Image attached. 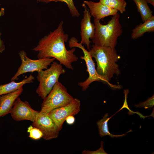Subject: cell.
Listing matches in <instances>:
<instances>
[{
	"instance_id": "8",
	"label": "cell",
	"mask_w": 154,
	"mask_h": 154,
	"mask_svg": "<svg viewBox=\"0 0 154 154\" xmlns=\"http://www.w3.org/2000/svg\"><path fill=\"white\" fill-rule=\"evenodd\" d=\"M80 100L74 98L70 103L64 106L54 109L47 114L57 127L59 130L62 129L66 118L69 116H74L80 110Z\"/></svg>"
},
{
	"instance_id": "7",
	"label": "cell",
	"mask_w": 154,
	"mask_h": 154,
	"mask_svg": "<svg viewBox=\"0 0 154 154\" xmlns=\"http://www.w3.org/2000/svg\"><path fill=\"white\" fill-rule=\"evenodd\" d=\"M19 55L21 63L17 72L11 78V81L17 80L19 76L24 73L34 71L38 72L43 69H47L55 59L54 58L48 57L33 60L27 57L26 52L24 50L20 51Z\"/></svg>"
},
{
	"instance_id": "9",
	"label": "cell",
	"mask_w": 154,
	"mask_h": 154,
	"mask_svg": "<svg viewBox=\"0 0 154 154\" xmlns=\"http://www.w3.org/2000/svg\"><path fill=\"white\" fill-rule=\"evenodd\" d=\"M33 126L39 129L42 132V138L49 140L57 138L60 131L52 119L46 114L39 111L33 122Z\"/></svg>"
},
{
	"instance_id": "22",
	"label": "cell",
	"mask_w": 154,
	"mask_h": 154,
	"mask_svg": "<svg viewBox=\"0 0 154 154\" xmlns=\"http://www.w3.org/2000/svg\"><path fill=\"white\" fill-rule=\"evenodd\" d=\"M104 142L102 141L101 142L100 147L98 150L95 151H90L88 150H84L82 152V154H107L104 150L103 148Z\"/></svg>"
},
{
	"instance_id": "20",
	"label": "cell",
	"mask_w": 154,
	"mask_h": 154,
	"mask_svg": "<svg viewBox=\"0 0 154 154\" xmlns=\"http://www.w3.org/2000/svg\"><path fill=\"white\" fill-rule=\"evenodd\" d=\"M27 131L29 133V137L34 140H38L42 138L43 134L38 128L30 125L28 128Z\"/></svg>"
},
{
	"instance_id": "11",
	"label": "cell",
	"mask_w": 154,
	"mask_h": 154,
	"mask_svg": "<svg viewBox=\"0 0 154 154\" xmlns=\"http://www.w3.org/2000/svg\"><path fill=\"white\" fill-rule=\"evenodd\" d=\"M84 10L83 17L80 23V35L82 44H85L87 49L90 50V44L91 42L90 39H92L94 37L95 30V25L91 22L92 17L86 5L83 3L82 5Z\"/></svg>"
},
{
	"instance_id": "21",
	"label": "cell",
	"mask_w": 154,
	"mask_h": 154,
	"mask_svg": "<svg viewBox=\"0 0 154 154\" xmlns=\"http://www.w3.org/2000/svg\"><path fill=\"white\" fill-rule=\"evenodd\" d=\"M154 95L145 101L141 102L138 104L135 105V106L136 107L141 108L144 107L145 109H149L153 107L154 105Z\"/></svg>"
},
{
	"instance_id": "2",
	"label": "cell",
	"mask_w": 154,
	"mask_h": 154,
	"mask_svg": "<svg viewBox=\"0 0 154 154\" xmlns=\"http://www.w3.org/2000/svg\"><path fill=\"white\" fill-rule=\"evenodd\" d=\"M89 51L92 57L95 59L96 70L103 82L108 84L112 87L118 88V86L112 85L110 83L114 74L117 76L121 73L119 66L117 63L120 57L115 48L94 44Z\"/></svg>"
},
{
	"instance_id": "5",
	"label": "cell",
	"mask_w": 154,
	"mask_h": 154,
	"mask_svg": "<svg viewBox=\"0 0 154 154\" xmlns=\"http://www.w3.org/2000/svg\"><path fill=\"white\" fill-rule=\"evenodd\" d=\"M74 98L66 87L58 81L43 100L40 112L47 114L54 109L68 104Z\"/></svg>"
},
{
	"instance_id": "16",
	"label": "cell",
	"mask_w": 154,
	"mask_h": 154,
	"mask_svg": "<svg viewBox=\"0 0 154 154\" xmlns=\"http://www.w3.org/2000/svg\"><path fill=\"white\" fill-rule=\"evenodd\" d=\"M115 114H114L110 117H108V114L106 113L104 115L103 118L97 121V124L98 128L99 134L101 137H102L108 135L112 138L121 137L125 136L128 132L132 131L130 130L125 133L120 135H115L111 134L109 131L108 122L110 119Z\"/></svg>"
},
{
	"instance_id": "3",
	"label": "cell",
	"mask_w": 154,
	"mask_h": 154,
	"mask_svg": "<svg viewBox=\"0 0 154 154\" xmlns=\"http://www.w3.org/2000/svg\"><path fill=\"white\" fill-rule=\"evenodd\" d=\"M120 15L117 13L112 16L106 24H102L100 20L94 19L95 27L94 36L92 39L96 45L115 48L118 38L122 34V27L119 21Z\"/></svg>"
},
{
	"instance_id": "26",
	"label": "cell",
	"mask_w": 154,
	"mask_h": 154,
	"mask_svg": "<svg viewBox=\"0 0 154 154\" xmlns=\"http://www.w3.org/2000/svg\"><path fill=\"white\" fill-rule=\"evenodd\" d=\"M148 3L151 4L153 7L154 6V0H145Z\"/></svg>"
},
{
	"instance_id": "1",
	"label": "cell",
	"mask_w": 154,
	"mask_h": 154,
	"mask_svg": "<svg viewBox=\"0 0 154 154\" xmlns=\"http://www.w3.org/2000/svg\"><path fill=\"white\" fill-rule=\"evenodd\" d=\"M63 24L61 21L57 28L41 38L33 50L38 52V59L54 58L67 68L73 70L72 63L77 61L78 57L74 54L75 48L69 50L66 48L65 43L68 41V35L64 33Z\"/></svg>"
},
{
	"instance_id": "4",
	"label": "cell",
	"mask_w": 154,
	"mask_h": 154,
	"mask_svg": "<svg viewBox=\"0 0 154 154\" xmlns=\"http://www.w3.org/2000/svg\"><path fill=\"white\" fill-rule=\"evenodd\" d=\"M66 72L61 64L53 61L49 68L38 72L37 78L39 84L36 92L38 96L44 99L58 81L60 76Z\"/></svg>"
},
{
	"instance_id": "10",
	"label": "cell",
	"mask_w": 154,
	"mask_h": 154,
	"mask_svg": "<svg viewBox=\"0 0 154 154\" xmlns=\"http://www.w3.org/2000/svg\"><path fill=\"white\" fill-rule=\"evenodd\" d=\"M38 112L33 109L28 102H23L18 97L13 104L10 114L15 121L28 120L33 122Z\"/></svg>"
},
{
	"instance_id": "18",
	"label": "cell",
	"mask_w": 154,
	"mask_h": 154,
	"mask_svg": "<svg viewBox=\"0 0 154 154\" xmlns=\"http://www.w3.org/2000/svg\"><path fill=\"white\" fill-rule=\"evenodd\" d=\"M99 2L111 8L115 9L121 13L126 11L127 2L125 0H99Z\"/></svg>"
},
{
	"instance_id": "24",
	"label": "cell",
	"mask_w": 154,
	"mask_h": 154,
	"mask_svg": "<svg viewBox=\"0 0 154 154\" xmlns=\"http://www.w3.org/2000/svg\"><path fill=\"white\" fill-rule=\"evenodd\" d=\"M127 94H126V93H125V100L124 101L123 105V106H122V107H121V108L120 109V110H118L117 112H116L115 113L116 114L118 112L120 111L121 110H122L123 108H127L129 110V112H130L128 114H129V115H132L134 113H135V112H133L132 111L130 110L128 107V106L127 104Z\"/></svg>"
},
{
	"instance_id": "17",
	"label": "cell",
	"mask_w": 154,
	"mask_h": 154,
	"mask_svg": "<svg viewBox=\"0 0 154 154\" xmlns=\"http://www.w3.org/2000/svg\"><path fill=\"white\" fill-rule=\"evenodd\" d=\"M135 3L142 21L144 22L153 15V11L145 0H132Z\"/></svg>"
},
{
	"instance_id": "12",
	"label": "cell",
	"mask_w": 154,
	"mask_h": 154,
	"mask_svg": "<svg viewBox=\"0 0 154 154\" xmlns=\"http://www.w3.org/2000/svg\"><path fill=\"white\" fill-rule=\"evenodd\" d=\"M84 3L88 7L91 16L96 20L100 21L107 17L113 16L118 13L117 10L109 7L99 1L95 2L85 1Z\"/></svg>"
},
{
	"instance_id": "6",
	"label": "cell",
	"mask_w": 154,
	"mask_h": 154,
	"mask_svg": "<svg viewBox=\"0 0 154 154\" xmlns=\"http://www.w3.org/2000/svg\"><path fill=\"white\" fill-rule=\"evenodd\" d=\"M69 46L70 48L77 47L80 49L82 51L84 56L80 58L84 60L87 69L86 71L89 74L88 78L84 81L78 83V85L82 88L83 91H86L90 85L93 82L97 81L103 82L101 77L98 74L95 68V64L92 57L89 51H88L81 43H78L75 37H71L68 41Z\"/></svg>"
},
{
	"instance_id": "25",
	"label": "cell",
	"mask_w": 154,
	"mask_h": 154,
	"mask_svg": "<svg viewBox=\"0 0 154 154\" xmlns=\"http://www.w3.org/2000/svg\"><path fill=\"white\" fill-rule=\"evenodd\" d=\"M65 121L68 124L70 125H72L75 122V118L74 116H70L66 118Z\"/></svg>"
},
{
	"instance_id": "13",
	"label": "cell",
	"mask_w": 154,
	"mask_h": 154,
	"mask_svg": "<svg viewBox=\"0 0 154 154\" xmlns=\"http://www.w3.org/2000/svg\"><path fill=\"white\" fill-rule=\"evenodd\" d=\"M23 92L21 87L12 92L0 95V117L10 113L15 101Z\"/></svg>"
},
{
	"instance_id": "14",
	"label": "cell",
	"mask_w": 154,
	"mask_h": 154,
	"mask_svg": "<svg viewBox=\"0 0 154 154\" xmlns=\"http://www.w3.org/2000/svg\"><path fill=\"white\" fill-rule=\"evenodd\" d=\"M131 38L133 39H137L142 36L146 32L154 31V16L153 15L143 23L137 25L132 30Z\"/></svg>"
},
{
	"instance_id": "23",
	"label": "cell",
	"mask_w": 154,
	"mask_h": 154,
	"mask_svg": "<svg viewBox=\"0 0 154 154\" xmlns=\"http://www.w3.org/2000/svg\"><path fill=\"white\" fill-rule=\"evenodd\" d=\"M5 9L1 8L0 11V17L4 15L5 14ZM1 33L0 32V52L2 53L5 50V47L3 41L1 40Z\"/></svg>"
},
{
	"instance_id": "15",
	"label": "cell",
	"mask_w": 154,
	"mask_h": 154,
	"mask_svg": "<svg viewBox=\"0 0 154 154\" xmlns=\"http://www.w3.org/2000/svg\"><path fill=\"white\" fill-rule=\"evenodd\" d=\"M35 78L31 74L27 78L23 79L19 82H16L14 81L8 84L0 85V95L10 93L23 87L24 84L33 82Z\"/></svg>"
},
{
	"instance_id": "19",
	"label": "cell",
	"mask_w": 154,
	"mask_h": 154,
	"mask_svg": "<svg viewBox=\"0 0 154 154\" xmlns=\"http://www.w3.org/2000/svg\"><path fill=\"white\" fill-rule=\"evenodd\" d=\"M40 2L48 3L51 2L58 1L64 2L67 5L69 9L70 12L73 17H78L80 13L74 5L73 0H37Z\"/></svg>"
}]
</instances>
